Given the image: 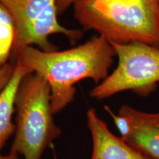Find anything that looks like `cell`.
Instances as JSON below:
<instances>
[{"label": "cell", "mask_w": 159, "mask_h": 159, "mask_svg": "<svg viewBox=\"0 0 159 159\" xmlns=\"http://www.w3.org/2000/svg\"><path fill=\"white\" fill-rule=\"evenodd\" d=\"M116 52L102 35H94L83 44L63 51L44 52L35 47L23 49L16 61L27 73H35L50 87L53 114L61 112L74 100L75 85L90 78L98 83L108 76Z\"/></svg>", "instance_id": "1"}, {"label": "cell", "mask_w": 159, "mask_h": 159, "mask_svg": "<svg viewBox=\"0 0 159 159\" xmlns=\"http://www.w3.org/2000/svg\"><path fill=\"white\" fill-rule=\"evenodd\" d=\"M73 7L83 30L97 31L109 43L141 42L159 47L156 0H78Z\"/></svg>", "instance_id": "2"}, {"label": "cell", "mask_w": 159, "mask_h": 159, "mask_svg": "<svg viewBox=\"0 0 159 159\" xmlns=\"http://www.w3.org/2000/svg\"><path fill=\"white\" fill-rule=\"evenodd\" d=\"M14 105L16 130L10 152L25 159H41L46 149L61 134L53 119L48 82L35 73L26 74Z\"/></svg>", "instance_id": "3"}, {"label": "cell", "mask_w": 159, "mask_h": 159, "mask_svg": "<svg viewBox=\"0 0 159 159\" xmlns=\"http://www.w3.org/2000/svg\"><path fill=\"white\" fill-rule=\"evenodd\" d=\"M118 57L116 69L89 93L98 100L130 90L148 96L159 82V47L141 42L110 43Z\"/></svg>", "instance_id": "4"}, {"label": "cell", "mask_w": 159, "mask_h": 159, "mask_svg": "<svg viewBox=\"0 0 159 159\" xmlns=\"http://www.w3.org/2000/svg\"><path fill=\"white\" fill-rule=\"evenodd\" d=\"M86 118L92 138L91 159H150L113 134L94 108L87 111Z\"/></svg>", "instance_id": "5"}, {"label": "cell", "mask_w": 159, "mask_h": 159, "mask_svg": "<svg viewBox=\"0 0 159 159\" xmlns=\"http://www.w3.org/2000/svg\"><path fill=\"white\" fill-rule=\"evenodd\" d=\"M119 114L128 117L131 122V132L125 142L150 159H159V112H144L122 105Z\"/></svg>", "instance_id": "6"}, {"label": "cell", "mask_w": 159, "mask_h": 159, "mask_svg": "<svg viewBox=\"0 0 159 159\" xmlns=\"http://www.w3.org/2000/svg\"><path fill=\"white\" fill-rule=\"evenodd\" d=\"M15 64L14 74L0 94V151L10 137L15 134L16 125L13 122L15 97L21 80L27 74V71L19 61H16Z\"/></svg>", "instance_id": "7"}, {"label": "cell", "mask_w": 159, "mask_h": 159, "mask_svg": "<svg viewBox=\"0 0 159 159\" xmlns=\"http://www.w3.org/2000/svg\"><path fill=\"white\" fill-rule=\"evenodd\" d=\"M9 10L16 26V39L22 35L32 21L53 5L56 0H0Z\"/></svg>", "instance_id": "8"}, {"label": "cell", "mask_w": 159, "mask_h": 159, "mask_svg": "<svg viewBox=\"0 0 159 159\" xmlns=\"http://www.w3.org/2000/svg\"><path fill=\"white\" fill-rule=\"evenodd\" d=\"M16 26L12 13L0 2V67L8 63L14 46Z\"/></svg>", "instance_id": "9"}, {"label": "cell", "mask_w": 159, "mask_h": 159, "mask_svg": "<svg viewBox=\"0 0 159 159\" xmlns=\"http://www.w3.org/2000/svg\"><path fill=\"white\" fill-rule=\"evenodd\" d=\"M105 110L108 113L109 115L112 117L113 120L116 125L117 129H118L119 134L121 136L120 138L122 139L124 142L127 140L128 138L129 135L131 132V122L128 117L125 115L118 114H116L111 111V109L107 105L104 106Z\"/></svg>", "instance_id": "10"}, {"label": "cell", "mask_w": 159, "mask_h": 159, "mask_svg": "<svg viewBox=\"0 0 159 159\" xmlns=\"http://www.w3.org/2000/svg\"><path fill=\"white\" fill-rule=\"evenodd\" d=\"M16 64L8 62L0 67V94L6 88L14 74Z\"/></svg>", "instance_id": "11"}, {"label": "cell", "mask_w": 159, "mask_h": 159, "mask_svg": "<svg viewBox=\"0 0 159 159\" xmlns=\"http://www.w3.org/2000/svg\"><path fill=\"white\" fill-rule=\"evenodd\" d=\"M78 0H56V7L58 15L62 14L67 9Z\"/></svg>", "instance_id": "12"}, {"label": "cell", "mask_w": 159, "mask_h": 159, "mask_svg": "<svg viewBox=\"0 0 159 159\" xmlns=\"http://www.w3.org/2000/svg\"><path fill=\"white\" fill-rule=\"evenodd\" d=\"M19 155L11 152H10V153L7 155H2L0 153V159H19Z\"/></svg>", "instance_id": "13"}, {"label": "cell", "mask_w": 159, "mask_h": 159, "mask_svg": "<svg viewBox=\"0 0 159 159\" xmlns=\"http://www.w3.org/2000/svg\"><path fill=\"white\" fill-rule=\"evenodd\" d=\"M156 1H157V2L159 3V0H156Z\"/></svg>", "instance_id": "14"}, {"label": "cell", "mask_w": 159, "mask_h": 159, "mask_svg": "<svg viewBox=\"0 0 159 159\" xmlns=\"http://www.w3.org/2000/svg\"><path fill=\"white\" fill-rule=\"evenodd\" d=\"M158 13H159V3H158Z\"/></svg>", "instance_id": "15"}]
</instances>
